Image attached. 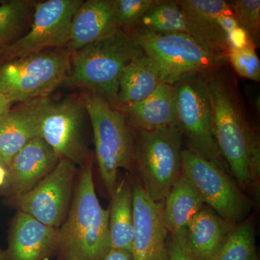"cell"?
<instances>
[{
    "label": "cell",
    "instance_id": "obj_27",
    "mask_svg": "<svg viewBox=\"0 0 260 260\" xmlns=\"http://www.w3.org/2000/svg\"><path fill=\"white\" fill-rule=\"evenodd\" d=\"M236 20L256 48L260 43L259 0H232L229 2Z\"/></svg>",
    "mask_w": 260,
    "mask_h": 260
},
{
    "label": "cell",
    "instance_id": "obj_16",
    "mask_svg": "<svg viewBox=\"0 0 260 260\" xmlns=\"http://www.w3.org/2000/svg\"><path fill=\"white\" fill-rule=\"evenodd\" d=\"M119 29L114 0L83 2L72 20L69 39L65 49L72 54Z\"/></svg>",
    "mask_w": 260,
    "mask_h": 260
},
{
    "label": "cell",
    "instance_id": "obj_30",
    "mask_svg": "<svg viewBox=\"0 0 260 260\" xmlns=\"http://www.w3.org/2000/svg\"><path fill=\"white\" fill-rule=\"evenodd\" d=\"M168 238L169 260H204L193 250L188 242L186 229Z\"/></svg>",
    "mask_w": 260,
    "mask_h": 260
},
{
    "label": "cell",
    "instance_id": "obj_32",
    "mask_svg": "<svg viewBox=\"0 0 260 260\" xmlns=\"http://www.w3.org/2000/svg\"><path fill=\"white\" fill-rule=\"evenodd\" d=\"M12 103L4 96L3 94L0 93V119L6 114L7 112H9L11 109Z\"/></svg>",
    "mask_w": 260,
    "mask_h": 260
},
{
    "label": "cell",
    "instance_id": "obj_2",
    "mask_svg": "<svg viewBox=\"0 0 260 260\" xmlns=\"http://www.w3.org/2000/svg\"><path fill=\"white\" fill-rule=\"evenodd\" d=\"M93 177L90 155L82 166L66 218L58 229V260H104L112 249L109 210L99 203Z\"/></svg>",
    "mask_w": 260,
    "mask_h": 260
},
{
    "label": "cell",
    "instance_id": "obj_21",
    "mask_svg": "<svg viewBox=\"0 0 260 260\" xmlns=\"http://www.w3.org/2000/svg\"><path fill=\"white\" fill-rule=\"evenodd\" d=\"M162 83L158 64L147 54L137 58L121 73L116 106L145 100Z\"/></svg>",
    "mask_w": 260,
    "mask_h": 260
},
{
    "label": "cell",
    "instance_id": "obj_29",
    "mask_svg": "<svg viewBox=\"0 0 260 260\" xmlns=\"http://www.w3.org/2000/svg\"><path fill=\"white\" fill-rule=\"evenodd\" d=\"M256 48L252 44L242 47L231 48L228 52V61L239 76L259 83L260 61L256 52Z\"/></svg>",
    "mask_w": 260,
    "mask_h": 260
},
{
    "label": "cell",
    "instance_id": "obj_26",
    "mask_svg": "<svg viewBox=\"0 0 260 260\" xmlns=\"http://www.w3.org/2000/svg\"><path fill=\"white\" fill-rule=\"evenodd\" d=\"M37 2L12 0L0 6V48L7 47L20 38L27 22L34 14Z\"/></svg>",
    "mask_w": 260,
    "mask_h": 260
},
{
    "label": "cell",
    "instance_id": "obj_11",
    "mask_svg": "<svg viewBox=\"0 0 260 260\" xmlns=\"http://www.w3.org/2000/svg\"><path fill=\"white\" fill-rule=\"evenodd\" d=\"M85 104L76 99L59 102L47 99L41 119L40 137L55 152L59 160L83 165L89 157L83 136Z\"/></svg>",
    "mask_w": 260,
    "mask_h": 260
},
{
    "label": "cell",
    "instance_id": "obj_6",
    "mask_svg": "<svg viewBox=\"0 0 260 260\" xmlns=\"http://www.w3.org/2000/svg\"><path fill=\"white\" fill-rule=\"evenodd\" d=\"M182 137L177 126L137 129L134 164L142 185L157 203L164 202L181 173Z\"/></svg>",
    "mask_w": 260,
    "mask_h": 260
},
{
    "label": "cell",
    "instance_id": "obj_23",
    "mask_svg": "<svg viewBox=\"0 0 260 260\" xmlns=\"http://www.w3.org/2000/svg\"><path fill=\"white\" fill-rule=\"evenodd\" d=\"M109 208V229L112 249L132 251L134 239L133 184L127 178L117 182Z\"/></svg>",
    "mask_w": 260,
    "mask_h": 260
},
{
    "label": "cell",
    "instance_id": "obj_10",
    "mask_svg": "<svg viewBox=\"0 0 260 260\" xmlns=\"http://www.w3.org/2000/svg\"><path fill=\"white\" fill-rule=\"evenodd\" d=\"M83 2H37L30 30L7 47L0 48V65L49 49H66L72 20Z\"/></svg>",
    "mask_w": 260,
    "mask_h": 260
},
{
    "label": "cell",
    "instance_id": "obj_19",
    "mask_svg": "<svg viewBox=\"0 0 260 260\" xmlns=\"http://www.w3.org/2000/svg\"><path fill=\"white\" fill-rule=\"evenodd\" d=\"M137 129L155 130L177 126L174 87L161 83L150 96L135 104L117 106Z\"/></svg>",
    "mask_w": 260,
    "mask_h": 260
},
{
    "label": "cell",
    "instance_id": "obj_31",
    "mask_svg": "<svg viewBox=\"0 0 260 260\" xmlns=\"http://www.w3.org/2000/svg\"><path fill=\"white\" fill-rule=\"evenodd\" d=\"M104 260H133V257L130 251L111 249Z\"/></svg>",
    "mask_w": 260,
    "mask_h": 260
},
{
    "label": "cell",
    "instance_id": "obj_18",
    "mask_svg": "<svg viewBox=\"0 0 260 260\" xmlns=\"http://www.w3.org/2000/svg\"><path fill=\"white\" fill-rule=\"evenodd\" d=\"M59 157L41 137L25 145L12 158L8 167L17 197L32 189L55 168Z\"/></svg>",
    "mask_w": 260,
    "mask_h": 260
},
{
    "label": "cell",
    "instance_id": "obj_8",
    "mask_svg": "<svg viewBox=\"0 0 260 260\" xmlns=\"http://www.w3.org/2000/svg\"><path fill=\"white\" fill-rule=\"evenodd\" d=\"M205 74L187 77L173 85L176 124L187 140L189 150L230 173L214 139L213 111Z\"/></svg>",
    "mask_w": 260,
    "mask_h": 260
},
{
    "label": "cell",
    "instance_id": "obj_28",
    "mask_svg": "<svg viewBox=\"0 0 260 260\" xmlns=\"http://www.w3.org/2000/svg\"><path fill=\"white\" fill-rule=\"evenodd\" d=\"M155 2L156 0H114L119 28L129 34L134 31L143 15Z\"/></svg>",
    "mask_w": 260,
    "mask_h": 260
},
{
    "label": "cell",
    "instance_id": "obj_7",
    "mask_svg": "<svg viewBox=\"0 0 260 260\" xmlns=\"http://www.w3.org/2000/svg\"><path fill=\"white\" fill-rule=\"evenodd\" d=\"M70 56L65 49L47 50L0 65V93L12 104L47 98L65 82Z\"/></svg>",
    "mask_w": 260,
    "mask_h": 260
},
{
    "label": "cell",
    "instance_id": "obj_3",
    "mask_svg": "<svg viewBox=\"0 0 260 260\" xmlns=\"http://www.w3.org/2000/svg\"><path fill=\"white\" fill-rule=\"evenodd\" d=\"M144 54L131 34L119 29L72 53L65 81L71 86L86 88L102 95L112 105L116 104L121 73L132 61Z\"/></svg>",
    "mask_w": 260,
    "mask_h": 260
},
{
    "label": "cell",
    "instance_id": "obj_14",
    "mask_svg": "<svg viewBox=\"0 0 260 260\" xmlns=\"http://www.w3.org/2000/svg\"><path fill=\"white\" fill-rule=\"evenodd\" d=\"M133 184L134 239L133 260H169V232L164 218V202L153 201L140 180Z\"/></svg>",
    "mask_w": 260,
    "mask_h": 260
},
{
    "label": "cell",
    "instance_id": "obj_24",
    "mask_svg": "<svg viewBox=\"0 0 260 260\" xmlns=\"http://www.w3.org/2000/svg\"><path fill=\"white\" fill-rule=\"evenodd\" d=\"M136 30L155 34H187L200 41L192 22L177 0H156L143 15Z\"/></svg>",
    "mask_w": 260,
    "mask_h": 260
},
{
    "label": "cell",
    "instance_id": "obj_22",
    "mask_svg": "<svg viewBox=\"0 0 260 260\" xmlns=\"http://www.w3.org/2000/svg\"><path fill=\"white\" fill-rule=\"evenodd\" d=\"M190 181L181 173L164 200V218L170 235L185 230L188 223L204 206Z\"/></svg>",
    "mask_w": 260,
    "mask_h": 260
},
{
    "label": "cell",
    "instance_id": "obj_17",
    "mask_svg": "<svg viewBox=\"0 0 260 260\" xmlns=\"http://www.w3.org/2000/svg\"><path fill=\"white\" fill-rule=\"evenodd\" d=\"M47 98L25 102L0 119V155L5 165L32 140L40 137L41 119Z\"/></svg>",
    "mask_w": 260,
    "mask_h": 260
},
{
    "label": "cell",
    "instance_id": "obj_20",
    "mask_svg": "<svg viewBox=\"0 0 260 260\" xmlns=\"http://www.w3.org/2000/svg\"><path fill=\"white\" fill-rule=\"evenodd\" d=\"M236 225L204 205L186 228V236L198 256L210 260L220 249Z\"/></svg>",
    "mask_w": 260,
    "mask_h": 260
},
{
    "label": "cell",
    "instance_id": "obj_9",
    "mask_svg": "<svg viewBox=\"0 0 260 260\" xmlns=\"http://www.w3.org/2000/svg\"><path fill=\"white\" fill-rule=\"evenodd\" d=\"M181 173L194 186L203 203L229 223L244 221L254 208L253 200L229 174L189 149L181 152Z\"/></svg>",
    "mask_w": 260,
    "mask_h": 260
},
{
    "label": "cell",
    "instance_id": "obj_34",
    "mask_svg": "<svg viewBox=\"0 0 260 260\" xmlns=\"http://www.w3.org/2000/svg\"><path fill=\"white\" fill-rule=\"evenodd\" d=\"M0 164H2V165L6 166L5 165L4 160H3V158H2L1 155H0Z\"/></svg>",
    "mask_w": 260,
    "mask_h": 260
},
{
    "label": "cell",
    "instance_id": "obj_4",
    "mask_svg": "<svg viewBox=\"0 0 260 260\" xmlns=\"http://www.w3.org/2000/svg\"><path fill=\"white\" fill-rule=\"evenodd\" d=\"M83 102L93 127L99 172L111 196L119 169H131L134 165L135 138L125 115L105 98L89 91Z\"/></svg>",
    "mask_w": 260,
    "mask_h": 260
},
{
    "label": "cell",
    "instance_id": "obj_33",
    "mask_svg": "<svg viewBox=\"0 0 260 260\" xmlns=\"http://www.w3.org/2000/svg\"><path fill=\"white\" fill-rule=\"evenodd\" d=\"M7 172L5 169V166L0 164V186L3 185L5 178H6Z\"/></svg>",
    "mask_w": 260,
    "mask_h": 260
},
{
    "label": "cell",
    "instance_id": "obj_1",
    "mask_svg": "<svg viewBox=\"0 0 260 260\" xmlns=\"http://www.w3.org/2000/svg\"><path fill=\"white\" fill-rule=\"evenodd\" d=\"M220 68L205 74L214 139L238 185L259 200V132L246 119L234 80Z\"/></svg>",
    "mask_w": 260,
    "mask_h": 260
},
{
    "label": "cell",
    "instance_id": "obj_5",
    "mask_svg": "<svg viewBox=\"0 0 260 260\" xmlns=\"http://www.w3.org/2000/svg\"><path fill=\"white\" fill-rule=\"evenodd\" d=\"M130 34L145 54L158 64L162 83L174 85L187 77L220 68L228 61L226 55L187 34H155L143 30Z\"/></svg>",
    "mask_w": 260,
    "mask_h": 260
},
{
    "label": "cell",
    "instance_id": "obj_13",
    "mask_svg": "<svg viewBox=\"0 0 260 260\" xmlns=\"http://www.w3.org/2000/svg\"><path fill=\"white\" fill-rule=\"evenodd\" d=\"M190 18L199 40L227 56L230 48L250 44L236 20L230 3L224 0H177Z\"/></svg>",
    "mask_w": 260,
    "mask_h": 260
},
{
    "label": "cell",
    "instance_id": "obj_25",
    "mask_svg": "<svg viewBox=\"0 0 260 260\" xmlns=\"http://www.w3.org/2000/svg\"><path fill=\"white\" fill-rule=\"evenodd\" d=\"M210 260H257L255 228L251 219L237 224Z\"/></svg>",
    "mask_w": 260,
    "mask_h": 260
},
{
    "label": "cell",
    "instance_id": "obj_12",
    "mask_svg": "<svg viewBox=\"0 0 260 260\" xmlns=\"http://www.w3.org/2000/svg\"><path fill=\"white\" fill-rule=\"evenodd\" d=\"M66 159L59 160L55 168L42 181L19 197V208L49 226H60L71 204L72 190L76 167Z\"/></svg>",
    "mask_w": 260,
    "mask_h": 260
},
{
    "label": "cell",
    "instance_id": "obj_15",
    "mask_svg": "<svg viewBox=\"0 0 260 260\" xmlns=\"http://www.w3.org/2000/svg\"><path fill=\"white\" fill-rule=\"evenodd\" d=\"M58 229L19 210L13 220L8 247L0 250V260L48 259L56 254Z\"/></svg>",
    "mask_w": 260,
    "mask_h": 260
}]
</instances>
